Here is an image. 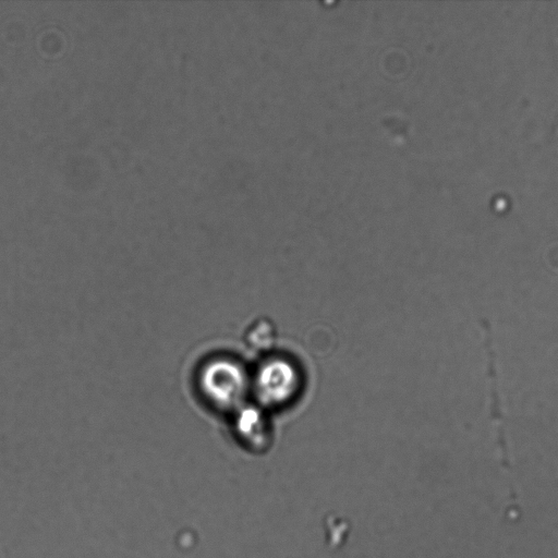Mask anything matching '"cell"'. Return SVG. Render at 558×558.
<instances>
[{"label": "cell", "mask_w": 558, "mask_h": 558, "mask_svg": "<svg viewBox=\"0 0 558 558\" xmlns=\"http://www.w3.org/2000/svg\"><path fill=\"white\" fill-rule=\"evenodd\" d=\"M250 379L245 369L235 361L217 357L208 361L199 371L198 388L215 408L229 410L243 401Z\"/></svg>", "instance_id": "cell-1"}, {"label": "cell", "mask_w": 558, "mask_h": 558, "mask_svg": "<svg viewBox=\"0 0 558 558\" xmlns=\"http://www.w3.org/2000/svg\"><path fill=\"white\" fill-rule=\"evenodd\" d=\"M274 341V331L267 322L255 324L247 335V342L256 350H265Z\"/></svg>", "instance_id": "cell-4"}, {"label": "cell", "mask_w": 558, "mask_h": 558, "mask_svg": "<svg viewBox=\"0 0 558 558\" xmlns=\"http://www.w3.org/2000/svg\"><path fill=\"white\" fill-rule=\"evenodd\" d=\"M300 387L301 376L298 368L283 357L265 361L253 378V389L258 401L269 408L290 402Z\"/></svg>", "instance_id": "cell-2"}, {"label": "cell", "mask_w": 558, "mask_h": 558, "mask_svg": "<svg viewBox=\"0 0 558 558\" xmlns=\"http://www.w3.org/2000/svg\"><path fill=\"white\" fill-rule=\"evenodd\" d=\"M235 429L241 440L252 448L259 449L267 444V418L258 408H241L235 417Z\"/></svg>", "instance_id": "cell-3"}]
</instances>
